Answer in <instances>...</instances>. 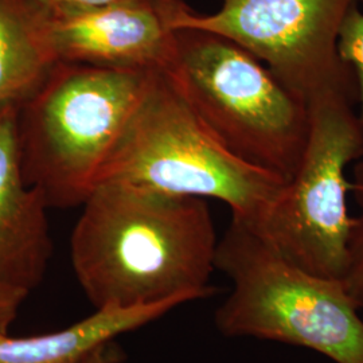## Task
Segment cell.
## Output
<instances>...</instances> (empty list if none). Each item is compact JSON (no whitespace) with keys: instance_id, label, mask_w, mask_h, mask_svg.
<instances>
[{"instance_id":"6da1fadb","label":"cell","mask_w":363,"mask_h":363,"mask_svg":"<svg viewBox=\"0 0 363 363\" xmlns=\"http://www.w3.org/2000/svg\"><path fill=\"white\" fill-rule=\"evenodd\" d=\"M81 206L70 259L94 310L183 306L217 292L218 238L206 199L104 182Z\"/></svg>"},{"instance_id":"7a4b0ae2","label":"cell","mask_w":363,"mask_h":363,"mask_svg":"<svg viewBox=\"0 0 363 363\" xmlns=\"http://www.w3.org/2000/svg\"><path fill=\"white\" fill-rule=\"evenodd\" d=\"M156 73L58 62L19 108L26 182L50 208H76L105 164Z\"/></svg>"},{"instance_id":"3957f363","label":"cell","mask_w":363,"mask_h":363,"mask_svg":"<svg viewBox=\"0 0 363 363\" xmlns=\"http://www.w3.org/2000/svg\"><path fill=\"white\" fill-rule=\"evenodd\" d=\"M118 182L171 195L218 199L255 229L288 179L232 152L175 89L156 73L99 184Z\"/></svg>"},{"instance_id":"277c9868","label":"cell","mask_w":363,"mask_h":363,"mask_svg":"<svg viewBox=\"0 0 363 363\" xmlns=\"http://www.w3.org/2000/svg\"><path fill=\"white\" fill-rule=\"evenodd\" d=\"M232 291L214 313L223 337L304 347L334 363H363V318L345 283L283 259L241 220H232L216 253Z\"/></svg>"},{"instance_id":"5b68a950","label":"cell","mask_w":363,"mask_h":363,"mask_svg":"<svg viewBox=\"0 0 363 363\" xmlns=\"http://www.w3.org/2000/svg\"><path fill=\"white\" fill-rule=\"evenodd\" d=\"M232 152L291 179L310 132V108L255 55L213 33L178 30L164 74Z\"/></svg>"},{"instance_id":"8992f818","label":"cell","mask_w":363,"mask_h":363,"mask_svg":"<svg viewBox=\"0 0 363 363\" xmlns=\"http://www.w3.org/2000/svg\"><path fill=\"white\" fill-rule=\"evenodd\" d=\"M355 106L349 97L333 93L312 100L308 139L298 169L250 229L295 267L342 283L352 226L346 169L363 156V128Z\"/></svg>"},{"instance_id":"52a82bcc","label":"cell","mask_w":363,"mask_h":363,"mask_svg":"<svg viewBox=\"0 0 363 363\" xmlns=\"http://www.w3.org/2000/svg\"><path fill=\"white\" fill-rule=\"evenodd\" d=\"M363 0H220L218 11L189 9L172 23L230 39L307 104L328 93L358 105L354 72L339 55L342 27Z\"/></svg>"},{"instance_id":"ba28073f","label":"cell","mask_w":363,"mask_h":363,"mask_svg":"<svg viewBox=\"0 0 363 363\" xmlns=\"http://www.w3.org/2000/svg\"><path fill=\"white\" fill-rule=\"evenodd\" d=\"M46 11L58 62L162 74L175 61L178 30L172 23L184 13L135 3Z\"/></svg>"},{"instance_id":"9c48e42d","label":"cell","mask_w":363,"mask_h":363,"mask_svg":"<svg viewBox=\"0 0 363 363\" xmlns=\"http://www.w3.org/2000/svg\"><path fill=\"white\" fill-rule=\"evenodd\" d=\"M18 113L0 111V281L30 294L45 279L52 241L49 206L22 169Z\"/></svg>"},{"instance_id":"30bf717a","label":"cell","mask_w":363,"mask_h":363,"mask_svg":"<svg viewBox=\"0 0 363 363\" xmlns=\"http://www.w3.org/2000/svg\"><path fill=\"white\" fill-rule=\"evenodd\" d=\"M179 303L105 308L62 330L31 337H10L0 333V363H77L108 342L154 323Z\"/></svg>"},{"instance_id":"8fae6325","label":"cell","mask_w":363,"mask_h":363,"mask_svg":"<svg viewBox=\"0 0 363 363\" xmlns=\"http://www.w3.org/2000/svg\"><path fill=\"white\" fill-rule=\"evenodd\" d=\"M57 64L46 9L37 0H0V111L21 108Z\"/></svg>"},{"instance_id":"7c38bea8","label":"cell","mask_w":363,"mask_h":363,"mask_svg":"<svg viewBox=\"0 0 363 363\" xmlns=\"http://www.w3.org/2000/svg\"><path fill=\"white\" fill-rule=\"evenodd\" d=\"M350 184V191L354 194L359 213L357 217H352L349 240V268L345 286L351 296L359 303V298L363 296V162H358L354 166Z\"/></svg>"},{"instance_id":"4fadbf2b","label":"cell","mask_w":363,"mask_h":363,"mask_svg":"<svg viewBox=\"0 0 363 363\" xmlns=\"http://www.w3.org/2000/svg\"><path fill=\"white\" fill-rule=\"evenodd\" d=\"M337 52L340 58L354 72L358 86L359 106V111L357 113L363 128V13L361 9H355L347 16L340 31Z\"/></svg>"},{"instance_id":"5bb4252c","label":"cell","mask_w":363,"mask_h":363,"mask_svg":"<svg viewBox=\"0 0 363 363\" xmlns=\"http://www.w3.org/2000/svg\"><path fill=\"white\" fill-rule=\"evenodd\" d=\"M48 10L58 9H89V7H103L111 4H150L160 9H166L169 11L181 13L190 9L183 0H37Z\"/></svg>"},{"instance_id":"9a60e30c","label":"cell","mask_w":363,"mask_h":363,"mask_svg":"<svg viewBox=\"0 0 363 363\" xmlns=\"http://www.w3.org/2000/svg\"><path fill=\"white\" fill-rule=\"evenodd\" d=\"M28 292L0 281V333H9Z\"/></svg>"},{"instance_id":"2e32d148","label":"cell","mask_w":363,"mask_h":363,"mask_svg":"<svg viewBox=\"0 0 363 363\" xmlns=\"http://www.w3.org/2000/svg\"><path fill=\"white\" fill-rule=\"evenodd\" d=\"M124 358L123 350L117 345L116 340L108 342L99 349L91 351L77 363H121Z\"/></svg>"},{"instance_id":"e0dca14e","label":"cell","mask_w":363,"mask_h":363,"mask_svg":"<svg viewBox=\"0 0 363 363\" xmlns=\"http://www.w3.org/2000/svg\"><path fill=\"white\" fill-rule=\"evenodd\" d=\"M359 311H361V313H362L363 318V296L362 298H359Z\"/></svg>"}]
</instances>
